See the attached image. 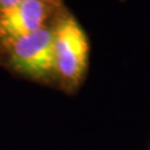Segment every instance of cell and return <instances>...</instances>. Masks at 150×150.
<instances>
[{
  "mask_svg": "<svg viewBox=\"0 0 150 150\" xmlns=\"http://www.w3.org/2000/svg\"><path fill=\"white\" fill-rule=\"evenodd\" d=\"M51 28L56 87L67 95H75L82 86L89 68V38L67 7L58 13Z\"/></svg>",
  "mask_w": 150,
  "mask_h": 150,
  "instance_id": "obj_1",
  "label": "cell"
},
{
  "mask_svg": "<svg viewBox=\"0 0 150 150\" xmlns=\"http://www.w3.org/2000/svg\"><path fill=\"white\" fill-rule=\"evenodd\" d=\"M51 25L0 43V66L20 78L56 87Z\"/></svg>",
  "mask_w": 150,
  "mask_h": 150,
  "instance_id": "obj_2",
  "label": "cell"
},
{
  "mask_svg": "<svg viewBox=\"0 0 150 150\" xmlns=\"http://www.w3.org/2000/svg\"><path fill=\"white\" fill-rule=\"evenodd\" d=\"M64 0H23L0 11V43L50 26L64 9Z\"/></svg>",
  "mask_w": 150,
  "mask_h": 150,
  "instance_id": "obj_3",
  "label": "cell"
},
{
  "mask_svg": "<svg viewBox=\"0 0 150 150\" xmlns=\"http://www.w3.org/2000/svg\"><path fill=\"white\" fill-rule=\"evenodd\" d=\"M21 1H23V0H0V11L11 8L13 6L18 5Z\"/></svg>",
  "mask_w": 150,
  "mask_h": 150,
  "instance_id": "obj_4",
  "label": "cell"
}]
</instances>
